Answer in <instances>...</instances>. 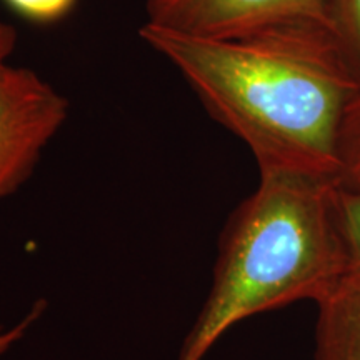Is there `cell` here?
<instances>
[{"mask_svg":"<svg viewBox=\"0 0 360 360\" xmlns=\"http://www.w3.org/2000/svg\"><path fill=\"white\" fill-rule=\"evenodd\" d=\"M139 35L215 122L250 148L259 172L339 182L342 127L360 79L330 25L304 22L214 39L143 24Z\"/></svg>","mask_w":360,"mask_h":360,"instance_id":"1","label":"cell"},{"mask_svg":"<svg viewBox=\"0 0 360 360\" xmlns=\"http://www.w3.org/2000/svg\"><path fill=\"white\" fill-rule=\"evenodd\" d=\"M339 182L260 172L229 215L212 285L177 360H204L237 323L310 300L319 304L352 270L337 215Z\"/></svg>","mask_w":360,"mask_h":360,"instance_id":"2","label":"cell"},{"mask_svg":"<svg viewBox=\"0 0 360 360\" xmlns=\"http://www.w3.org/2000/svg\"><path fill=\"white\" fill-rule=\"evenodd\" d=\"M69 109L64 94L35 70L12 64L0 69V200L32 175Z\"/></svg>","mask_w":360,"mask_h":360,"instance_id":"3","label":"cell"},{"mask_svg":"<svg viewBox=\"0 0 360 360\" xmlns=\"http://www.w3.org/2000/svg\"><path fill=\"white\" fill-rule=\"evenodd\" d=\"M146 24L199 37H240L287 24H328L327 0H146Z\"/></svg>","mask_w":360,"mask_h":360,"instance_id":"4","label":"cell"},{"mask_svg":"<svg viewBox=\"0 0 360 360\" xmlns=\"http://www.w3.org/2000/svg\"><path fill=\"white\" fill-rule=\"evenodd\" d=\"M314 360H360V269L317 304Z\"/></svg>","mask_w":360,"mask_h":360,"instance_id":"5","label":"cell"},{"mask_svg":"<svg viewBox=\"0 0 360 360\" xmlns=\"http://www.w3.org/2000/svg\"><path fill=\"white\" fill-rule=\"evenodd\" d=\"M327 15L360 79V0H327Z\"/></svg>","mask_w":360,"mask_h":360,"instance_id":"6","label":"cell"},{"mask_svg":"<svg viewBox=\"0 0 360 360\" xmlns=\"http://www.w3.org/2000/svg\"><path fill=\"white\" fill-rule=\"evenodd\" d=\"M339 186L360 191V94L350 103L342 127Z\"/></svg>","mask_w":360,"mask_h":360,"instance_id":"7","label":"cell"},{"mask_svg":"<svg viewBox=\"0 0 360 360\" xmlns=\"http://www.w3.org/2000/svg\"><path fill=\"white\" fill-rule=\"evenodd\" d=\"M337 215L344 232L352 269H360V191L337 188Z\"/></svg>","mask_w":360,"mask_h":360,"instance_id":"8","label":"cell"},{"mask_svg":"<svg viewBox=\"0 0 360 360\" xmlns=\"http://www.w3.org/2000/svg\"><path fill=\"white\" fill-rule=\"evenodd\" d=\"M79 0H4L17 15L37 25H52L69 17Z\"/></svg>","mask_w":360,"mask_h":360,"instance_id":"9","label":"cell"},{"mask_svg":"<svg viewBox=\"0 0 360 360\" xmlns=\"http://www.w3.org/2000/svg\"><path fill=\"white\" fill-rule=\"evenodd\" d=\"M44 310H45V304L37 302L32 309L29 310V312L24 315V317L20 319L19 322L13 323L12 327L8 328L0 327V355L6 354L13 344H17V342L25 335V332L34 326L35 321H39V317L42 315Z\"/></svg>","mask_w":360,"mask_h":360,"instance_id":"10","label":"cell"},{"mask_svg":"<svg viewBox=\"0 0 360 360\" xmlns=\"http://www.w3.org/2000/svg\"><path fill=\"white\" fill-rule=\"evenodd\" d=\"M17 40H19V35H17L15 27L0 20V69L8 64V58L12 57L17 47Z\"/></svg>","mask_w":360,"mask_h":360,"instance_id":"11","label":"cell"}]
</instances>
